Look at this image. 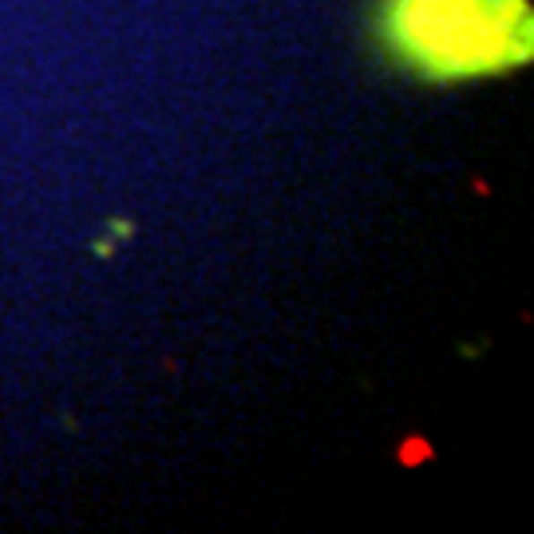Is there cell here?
I'll list each match as a JSON object with an SVG mask.
<instances>
[{
  "label": "cell",
  "mask_w": 534,
  "mask_h": 534,
  "mask_svg": "<svg viewBox=\"0 0 534 534\" xmlns=\"http://www.w3.org/2000/svg\"><path fill=\"white\" fill-rule=\"evenodd\" d=\"M376 47L424 83H475L534 56L530 0H376Z\"/></svg>",
  "instance_id": "cell-1"
}]
</instances>
